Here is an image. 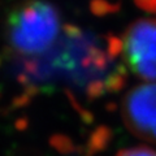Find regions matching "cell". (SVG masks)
Masks as SVG:
<instances>
[{
    "label": "cell",
    "mask_w": 156,
    "mask_h": 156,
    "mask_svg": "<svg viewBox=\"0 0 156 156\" xmlns=\"http://www.w3.org/2000/svg\"><path fill=\"white\" fill-rule=\"evenodd\" d=\"M122 119L131 134L156 144V83L138 85L125 95Z\"/></svg>",
    "instance_id": "cell-4"
},
{
    "label": "cell",
    "mask_w": 156,
    "mask_h": 156,
    "mask_svg": "<svg viewBox=\"0 0 156 156\" xmlns=\"http://www.w3.org/2000/svg\"><path fill=\"white\" fill-rule=\"evenodd\" d=\"M62 30L57 8L46 0H33L11 16L8 42L18 57H33L50 50Z\"/></svg>",
    "instance_id": "cell-2"
},
{
    "label": "cell",
    "mask_w": 156,
    "mask_h": 156,
    "mask_svg": "<svg viewBox=\"0 0 156 156\" xmlns=\"http://www.w3.org/2000/svg\"><path fill=\"white\" fill-rule=\"evenodd\" d=\"M116 156H156V151L146 146H138L121 150Z\"/></svg>",
    "instance_id": "cell-5"
},
{
    "label": "cell",
    "mask_w": 156,
    "mask_h": 156,
    "mask_svg": "<svg viewBox=\"0 0 156 156\" xmlns=\"http://www.w3.org/2000/svg\"><path fill=\"white\" fill-rule=\"evenodd\" d=\"M120 52L133 74L146 81H156V20L131 23L120 42Z\"/></svg>",
    "instance_id": "cell-3"
},
{
    "label": "cell",
    "mask_w": 156,
    "mask_h": 156,
    "mask_svg": "<svg viewBox=\"0 0 156 156\" xmlns=\"http://www.w3.org/2000/svg\"><path fill=\"white\" fill-rule=\"evenodd\" d=\"M108 56L91 34L68 26L50 50L33 57H17L13 72L31 89L64 85L86 94H100L107 85Z\"/></svg>",
    "instance_id": "cell-1"
},
{
    "label": "cell",
    "mask_w": 156,
    "mask_h": 156,
    "mask_svg": "<svg viewBox=\"0 0 156 156\" xmlns=\"http://www.w3.org/2000/svg\"><path fill=\"white\" fill-rule=\"evenodd\" d=\"M139 7L144 8L146 11L156 12V0H135Z\"/></svg>",
    "instance_id": "cell-6"
}]
</instances>
